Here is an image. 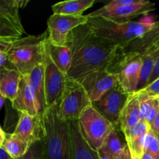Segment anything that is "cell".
<instances>
[{
	"instance_id": "f35d334b",
	"label": "cell",
	"mask_w": 159,
	"mask_h": 159,
	"mask_svg": "<svg viewBox=\"0 0 159 159\" xmlns=\"http://www.w3.org/2000/svg\"><path fill=\"white\" fill-rule=\"evenodd\" d=\"M5 100H6L5 97H3V96L0 94V110H1V108L2 107L3 104H4L5 102Z\"/></svg>"
},
{
	"instance_id": "44dd1931",
	"label": "cell",
	"mask_w": 159,
	"mask_h": 159,
	"mask_svg": "<svg viewBox=\"0 0 159 159\" xmlns=\"http://www.w3.org/2000/svg\"><path fill=\"white\" fill-rule=\"evenodd\" d=\"M95 0H68L51 6L54 14L66 16H82L86 9L95 4Z\"/></svg>"
},
{
	"instance_id": "4316f807",
	"label": "cell",
	"mask_w": 159,
	"mask_h": 159,
	"mask_svg": "<svg viewBox=\"0 0 159 159\" xmlns=\"http://www.w3.org/2000/svg\"><path fill=\"white\" fill-rule=\"evenodd\" d=\"M137 96L139 98L141 118L150 125L159 111V97Z\"/></svg>"
},
{
	"instance_id": "8fae6325",
	"label": "cell",
	"mask_w": 159,
	"mask_h": 159,
	"mask_svg": "<svg viewBox=\"0 0 159 159\" xmlns=\"http://www.w3.org/2000/svg\"><path fill=\"white\" fill-rule=\"evenodd\" d=\"M67 76L56 66L46 52L44 62V85L46 107L59 103L65 89Z\"/></svg>"
},
{
	"instance_id": "60d3db41",
	"label": "cell",
	"mask_w": 159,
	"mask_h": 159,
	"mask_svg": "<svg viewBox=\"0 0 159 159\" xmlns=\"http://www.w3.org/2000/svg\"><path fill=\"white\" fill-rule=\"evenodd\" d=\"M0 48H1V49H3V50H5V49H4V48H2V47H1V46H0Z\"/></svg>"
},
{
	"instance_id": "484cf974",
	"label": "cell",
	"mask_w": 159,
	"mask_h": 159,
	"mask_svg": "<svg viewBox=\"0 0 159 159\" xmlns=\"http://www.w3.org/2000/svg\"><path fill=\"white\" fill-rule=\"evenodd\" d=\"M26 34L24 27H19L0 20V46L7 51L10 45Z\"/></svg>"
},
{
	"instance_id": "d6a6232c",
	"label": "cell",
	"mask_w": 159,
	"mask_h": 159,
	"mask_svg": "<svg viewBox=\"0 0 159 159\" xmlns=\"http://www.w3.org/2000/svg\"><path fill=\"white\" fill-rule=\"evenodd\" d=\"M158 78H159V56L158 59H157V61L156 63H155V67H154V69H153V71H152V75H151L148 82V85H149V84H151L152 82H153L154 81H155L157 79H158Z\"/></svg>"
},
{
	"instance_id": "7402d4cb",
	"label": "cell",
	"mask_w": 159,
	"mask_h": 159,
	"mask_svg": "<svg viewBox=\"0 0 159 159\" xmlns=\"http://www.w3.org/2000/svg\"><path fill=\"white\" fill-rule=\"evenodd\" d=\"M28 1L20 0H0V20L12 23L19 27H23L20 16V9L26 6Z\"/></svg>"
},
{
	"instance_id": "2e32d148",
	"label": "cell",
	"mask_w": 159,
	"mask_h": 159,
	"mask_svg": "<svg viewBox=\"0 0 159 159\" xmlns=\"http://www.w3.org/2000/svg\"><path fill=\"white\" fill-rule=\"evenodd\" d=\"M71 138V159H100L98 152L88 144L79 128V121L68 122Z\"/></svg>"
},
{
	"instance_id": "3957f363",
	"label": "cell",
	"mask_w": 159,
	"mask_h": 159,
	"mask_svg": "<svg viewBox=\"0 0 159 159\" xmlns=\"http://www.w3.org/2000/svg\"><path fill=\"white\" fill-rule=\"evenodd\" d=\"M59 103L42 113L44 137L43 159H71V138L68 122L58 116Z\"/></svg>"
},
{
	"instance_id": "e575fe53",
	"label": "cell",
	"mask_w": 159,
	"mask_h": 159,
	"mask_svg": "<svg viewBox=\"0 0 159 159\" xmlns=\"http://www.w3.org/2000/svg\"><path fill=\"white\" fill-rule=\"evenodd\" d=\"M119 159H132L130 149H129L128 146L127 145V147L125 148L124 152H123L122 155H121V156H120V158Z\"/></svg>"
},
{
	"instance_id": "8d00e7d4",
	"label": "cell",
	"mask_w": 159,
	"mask_h": 159,
	"mask_svg": "<svg viewBox=\"0 0 159 159\" xmlns=\"http://www.w3.org/2000/svg\"><path fill=\"white\" fill-rule=\"evenodd\" d=\"M6 134L4 130L2 129V127H0V148L2 147V144L4 143L5 139H6Z\"/></svg>"
},
{
	"instance_id": "6da1fadb",
	"label": "cell",
	"mask_w": 159,
	"mask_h": 159,
	"mask_svg": "<svg viewBox=\"0 0 159 159\" xmlns=\"http://www.w3.org/2000/svg\"><path fill=\"white\" fill-rule=\"evenodd\" d=\"M68 46L71 51V65L67 78L80 83L91 73L108 69L120 48L95 34L87 23L70 33Z\"/></svg>"
},
{
	"instance_id": "7a4b0ae2",
	"label": "cell",
	"mask_w": 159,
	"mask_h": 159,
	"mask_svg": "<svg viewBox=\"0 0 159 159\" xmlns=\"http://www.w3.org/2000/svg\"><path fill=\"white\" fill-rule=\"evenodd\" d=\"M88 18L87 24L95 34L120 48L127 46L159 26V20L152 21L151 17L125 23H113L101 17L88 16Z\"/></svg>"
},
{
	"instance_id": "f546056e",
	"label": "cell",
	"mask_w": 159,
	"mask_h": 159,
	"mask_svg": "<svg viewBox=\"0 0 159 159\" xmlns=\"http://www.w3.org/2000/svg\"><path fill=\"white\" fill-rule=\"evenodd\" d=\"M134 94L138 95V96L159 97V78L144 88L135 92Z\"/></svg>"
},
{
	"instance_id": "52a82bcc",
	"label": "cell",
	"mask_w": 159,
	"mask_h": 159,
	"mask_svg": "<svg viewBox=\"0 0 159 159\" xmlns=\"http://www.w3.org/2000/svg\"><path fill=\"white\" fill-rule=\"evenodd\" d=\"M90 105L92 102L82 84L67 78L59 102V117L65 122L78 121L82 112Z\"/></svg>"
},
{
	"instance_id": "5bb4252c",
	"label": "cell",
	"mask_w": 159,
	"mask_h": 159,
	"mask_svg": "<svg viewBox=\"0 0 159 159\" xmlns=\"http://www.w3.org/2000/svg\"><path fill=\"white\" fill-rule=\"evenodd\" d=\"M14 133L22 137L30 145L42 141L44 137L42 115L30 116L27 113H20Z\"/></svg>"
},
{
	"instance_id": "ba28073f",
	"label": "cell",
	"mask_w": 159,
	"mask_h": 159,
	"mask_svg": "<svg viewBox=\"0 0 159 159\" xmlns=\"http://www.w3.org/2000/svg\"><path fill=\"white\" fill-rule=\"evenodd\" d=\"M88 20L87 15L66 16L53 13L47 22V40L54 45L68 46L70 33L78 26L86 24Z\"/></svg>"
},
{
	"instance_id": "603a6c76",
	"label": "cell",
	"mask_w": 159,
	"mask_h": 159,
	"mask_svg": "<svg viewBox=\"0 0 159 159\" xmlns=\"http://www.w3.org/2000/svg\"><path fill=\"white\" fill-rule=\"evenodd\" d=\"M31 85L35 93L36 98L40 106V114L47 109L45 99L44 85V63L40 64L34 68L29 75Z\"/></svg>"
},
{
	"instance_id": "d590c367",
	"label": "cell",
	"mask_w": 159,
	"mask_h": 159,
	"mask_svg": "<svg viewBox=\"0 0 159 159\" xmlns=\"http://www.w3.org/2000/svg\"><path fill=\"white\" fill-rule=\"evenodd\" d=\"M0 159H13L6 151L4 148H0Z\"/></svg>"
},
{
	"instance_id": "8992f818",
	"label": "cell",
	"mask_w": 159,
	"mask_h": 159,
	"mask_svg": "<svg viewBox=\"0 0 159 159\" xmlns=\"http://www.w3.org/2000/svg\"><path fill=\"white\" fill-rule=\"evenodd\" d=\"M78 121L84 139L96 152L99 151L106 138L116 127L102 116L93 105L82 112Z\"/></svg>"
},
{
	"instance_id": "83f0119b",
	"label": "cell",
	"mask_w": 159,
	"mask_h": 159,
	"mask_svg": "<svg viewBox=\"0 0 159 159\" xmlns=\"http://www.w3.org/2000/svg\"><path fill=\"white\" fill-rule=\"evenodd\" d=\"M155 159H159V143L155 134L150 130L145 140V150Z\"/></svg>"
},
{
	"instance_id": "7c38bea8",
	"label": "cell",
	"mask_w": 159,
	"mask_h": 159,
	"mask_svg": "<svg viewBox=\"0 0 159 159\" xmlns=\"http://www.w3.org/2000/svg\"><path fill=\"white\" fill-rule=\"evenodd\" d=\"M81 84L93 103L100 99L107 92L117 85L118 77L107 70H100L89 75Z\"/></svg>"
},
{
	"instance_id": "f1b7e54d",
	"label": "cell",
	"mask_w": 159,
	"mask_h": 159,
	"mask_svg": "<svg viewBox=\"0 0 159 159\" xmlns=\"http://www.w3.org/2000/svg\"><path fill=\"white\" fill-rule=\"evenodd\" d=\"M17 159H43V141L33 144L23 157Z\"/></svg>"
},
{
	"instance_id": "277c9868",
	"label": "cell",
	"mask_w": 159,
	"mask_h": 159,
	"mask_svg": "<svg viewBox=\"0 0 159 159\" xmlns=\"http://www.w3.org/2000/svg\"><path fill=\"white\" fill-rule=\"evenodd\" d=\"M47 31L38 35H28L14 41L7 49L11 66L22 75H30L35 67L45 62Z\"/></svg>"
},
{
	"instance_id": "1f68e13d",
	"label": "cell",
	"mask_w": 159,
	"mask_h": 159,
	"mask_svg": "<svg viewBox=\"0 0 159 159\" xmlns=\"http://www.w3.org/2000/svg\"><path fill=\"white\" fill-rule=\"evenodd\" d=\"M13 68L11 66V65L9 62V60H8L7 51L6 50H3L0 48V68Z\"/></svg>"
},
{
	"instance_id": "ab89813d",
	"label": "cell",
	"mask_w": 159,
	"mask_h": 159,
	"mask_svg": "<svg viewBox=\"0 0 159 159\" xmlns=\"http://www.w3.org/2000/svg\"><path fill=\"white\" fill-rule=\"evenodd\" d=\"M155 136H156L157 139H158V143H159V135H155Z\"/></svg>"
},
{
	"instance_id": "4dcf8cb0",
	"label": "cell",
	"mask_w": 159,
	"mask_h": 159,
	"mask_svg": "<svg viewBox=\"0 0 159 159\" xmlns=\"http://www.w3.org/2000/svg\"><path fill=\"white\" fill-rule=\"evenodd\" d=\"M139 0H113L105 5L107 7H119V6H127V5L135 4Z\"/></svg>"
},
{
	"instance_id": "30bf717a",
	"label": "cell",
	"mask_w": 159,
	"mask_h": 159,
	"mask_svg": "<svg viewBox=\"0 0 159 159\" xmlns=\"http://www.w3.org/2000/svg\"><path fill=\"white\" fill-rule=\"evenodd\" d=\"M130 94L125 93L117 85L107 92L100 99L92 103L102 116L115 127L119 126V119Z\"/></svg>"
},
{
	"instance_id": "836d02e7",
	"label": "cell",
	"mask_w": 159,
	"mask_h": 159,
	"mask_svg": "<svg viewBox=\"0 0 159 159\" xmlns=\"http://www.w3.org/2000/svg\"><path fill=\"white\" fill-rule=\"evenodd\" d=\"M151 130L155 134V135H159V111L157 113L156 116L155 117L154 120L150 124Z\"/></svg>"
},
{
	"instance_id": "d6986e66",
	"label": "cell",
	"mask_w": 159,
	"mask_h": 159,
	"mask_svg": "<svg viewBox=\"0 0 159 159\" xmlns=\"http://www.w3.org/2000/svg\"><path fill=\"white\" fill-rule=\"evenodd\" d=\"M21 77L22 75L14 68H0V94L11 102L16 96Z\"/></svg>"
},
{
	"instance_id": "e0dca14e",
	"label": "cell",
	"mask_w": 159,
	"mask_h": 159,
	"mask_svg": "<svg viewBox=\"0 0 159 159\" xmlns=\"http://www.w3.org/2000/svg\"><path fill=\"white\" fill-rule=\"evenodd\" d=\"M124 135L119 127L108 135L103 144L98 151L100 159H119L127 147Z\"/></svg>"
},
{
	"instance_id": "ac0fdd59",
	"label": "cell",
	"mask_w": 159,
	"mask_h": 159,
	"mask_svg": "<svg viewBox=\"0 0 159 159\" xmlns=\"http://www.w3.org/2000/svg\"><path fill=\"white\" fill-rule=\"evenodd\" d=\"M141 118L140 109L139 98L134 93L130 94L127 103L124 106L119 119V126L121 131L124 133L136 124Z\"/></svg>"
},
{
	"instance_id": "cb8c5ba5",
	"label": "cell",
	"mask_w": 159,
	"mask_h": 159,
	"mask_svg": "<svg viewBox=\"0 0 159 159\" xmlns=\"http://www.w3.org/2000/svg\"><path fill=\"white\" fill-rule=\"evenodd\" d=\"M158 56L159 43L152 47L145 54L142 55V57H141V58H142V68H141V77H140L138 90L144 88L148 85V82L149 79L152 75L154 67H155Z\"/></svg>"
},
{
	"instance_id": "9c48e42d",
	"label": "cell",
	"mask_w": 159,
	"mask_h": 159,
	"mask_svg": "<svg viewBox=\"0 0 159 159\" xmlns=\"http://www.w3.org/2000/svg\"><path fill=\"white\" fill-rule=\"evenodd\" d=\"M155 9V5L148 0H139L138 2L119 7L102 6L88 14L89 17H101L116 23H125L133 21L140 16H147Z\"/></svg>"
},
{
	"instance_id": "5b68a950",
	"label": "cell",
	"mask_w": 159,
	"mask_h": 159,
	"mask_svg": "<svg viewBox=\"0 0 159 159\" xmlns=\"http://www.w3.org/2000/svg\"><path fill=\"white\" fill-rule=\"evenodd\" d=\"M142 56L139 54H126L120 47L116 57L107 71L117 75L118 85L128 94L138 90L142 68Z\"/></svg>"
},
{
	"instance_id": "74e56055",
	"label": "cell",
	"mask_w": 159,
	"mask_h": 159,
	"mask_svg": "<svg viewBox=\"0 0 159 159\" xmlns=\"http://www.w3.org/2000/svg\"><path fill=\"white\" fill-rule=\"evenodd\" d=\"M141 159H155V158H153V156H152L150 153H148V152H144V154L142 155V156H141Z\"/></svg>"
},
{
	"instance_id": "4fadbf2b",
	"label": "cell",
	"mask_w": 159,
	"mask_h": 159,
	"mask_svg": "<svg viewBox=\"0 0 159 159\" xmlns=\"http://www.w3.org/2000/svg\"><path fill=\"white\" fill-rule=\"evenodd\" d=\"M12 107L19 113H25L30 116L40 114V106L31 85L29 75H22L18 91Z\"/></svg>"
},
{
	"instance_id": "ffe728a7",
	"label": "cell",
	"mask_w": 159,
	"mask_h": 159,
	"mask_svg": "<svg viewBox=\"0 0 159 159\" xmlns=\"http://www.w3.org/2000/svg\"><path fill=\"white\" fill-rule=\"evenodd\" d=\"M46 52L56 66L67 76L71 65V51L68 46L54 45L45 42Z\"/></svg>"
},
{
	"instance_id": "d4e9b609",
	"label": "cell",
	"mask_w": 159,
	"mask_h": 159,
	"mask_svg": "<svg viewBox=\"0 0 159 159\" xmlns=\"http://www.w3.org/2000/svg\"><path fill=\"white\" fill-rule=\"evenodd\" d=\"M30 145L22 137L16 133L6 134L2 148L13 159L23 157L29 150Z\"/></svg>"
},
{
	"instance_id": "9a60e30c",
	"label": "cell",
	"mask_w": 159,
	"mask_h": 159,
	"mask_svg": "<svg viewBox=\"0 0 159 159\" xmlns=\"http://www.w3.org/2000/svg\"><path fill=\"white\" fill-rule=\"evenodd\" d=\"M150 130L148 123L144 120H141L138 124L123 133L133 158H141L144 154L146 137Z\"/></svg>"
}]
</instances>
